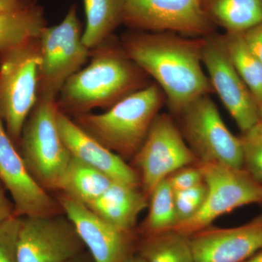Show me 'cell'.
Returning <instances> with one entry per match:
<instances>
[{
  "instance_id": "e575fe53",
  "label": "cell",
  "mask_w": 262,
  "mask_h": 262,
  "mask_svg": "<svg viewBox=\"0 0 262 262\" xmlns=\"http://www.w3.org/2000/svg\"><path fill=\"white\" fill-rule=\"evenodd\" d=\"M258 123L262 126V102L258 105Z\"/></svg>"
},
{
  "instance_id": "9c48e42d",
  "label": "cell",
  "mask_w": 262,
  "mask_h": 262,
  "mask_svg": "<svg viewBox=\"0 0 262 262\" xmlns=\"http://www.w3.org/2000/svg\"><path fill=\"white\" fill-rule=\"evenodd\" d=\"M143 192L149 198L153 189L179 169L198 163L178 123L171 115L160 113L146 139L132 160Z\"/></svg>"
},
{
  "instance_id": "30bf717a",
  "label": "cell",
  "mask_w": 262,
  "mask_h": 262,
  "mask_svg": "<svg viewBox=\"0 0 262 262\" xmlns=\"http://www.w3.org/2000/svg\"><path fill=\"white\" fill-rule=\"evenodd\" d=\"M203 0H123L122 24L133 31L172 32L202 38L215 26L203 11Z\"/></svg>"
},
{
  "instance_id": "9a60e30c",
  "label": "cell",
  "mask_w": 262,
  "mask_h": 262,
  "mask_svg": "<svg viewBox=\"0 0 262 262\" xmlns=\"http://www.w3.org/2000/svg\"><path fill=\"white\" fill-rule=\"evenodd\" d=\"M194 262H244L262 250V223L209 227L189 236Z\"/></svg>"
},
{
  "instance_id": "d590c367",
  "label": "cell",
  "mask_w": 262,
  "mask_h": 262,
  "mask_svg": "<svg viewBox=\"0 0 262 262\" xmlns=\"http://www.w3.org/2000/svg\"><path fill=\"white\" fill-rule=\"evenodd\" d=\"M254 220L256 221V222H260V223H262V213L261 214L258 215L257 217H256V218L254 219Z\"/></svg>"
},
{
  "instance_id": "277c9868",
  "label": "cell",
  "mask_w": 262,
  "mask_h": 262,
  "mask_svg": "<svg viewBox=\"0 0 262 262\" xmlns=\"http://www.w3.org/2000/svg\"><path fill=\"white\" fill-rule=\"evenodd\" d=\"M55 100L38 98L24 124L18 145L34 179L46 190H59L72 158L58 130Z\"/></svg>"
},
{
  "instance_id": "603a6c76",
  "label": "cell",
  "mask_w": 262,
  "mask_h": 262,
  "mask_svg": "<svg viewBox=\"0 0 262 262\" xmlns=\"http://www.w3.org/2000/svg\"><path fill=\"white\" fill-rule=\"evenodd\" d=\"M136 253L146 262H194L189 236L176 230L143 237Z\"/></svg>"
},
{
  "instance_id": "4dcf8cb0",
  "label": "cell",
  "mask_w": 262,
  "mask_h": 262,
  "mask_svg": "<svg viewBox=\"0 0 262 262\" xmlns=\"http://www.w3.org/2000/svg\"><path fill=\"white\" fill-rule=\"evenodd\" d=\"M32 3V0H0V13L22 8Z\"/></svg>"
},
{
  "instance_id": "5bb4252c",
  "label": "cell",
  "mask_w": 262,
  "mask_h": 262,
  "mask_svg": "<svg viewBox=\"0 0 262 262\" xmlns=\"http://www.w3.org/2000/svg\"><path fill=\"white\" fill-rule=\"evenodd\" d=\"M0 182L10 193L15 215H53L61 207L29 171L14 141L0 118Z\"/></svg>"
},
{
  "instance_id": "3957f363",
  "label": "cell",
  "mask_w": 262,
  "mask_h": 262,
  "mask_svg": "<svg viewBox=\"0 0 262 262\" xmlns=\"http://www.w3.org/2000/svg\"><path fill=\"white\" fill-rule=\"evenodd\" d=\"M165 103L163 90L151 82L102 113L80 114L72 118L89 135L127 161L140 149Z\"/></svg>"
},
{
  "instance_id": "4fadbf2b",
  "label": "cell",
  "mask_w": 262,
  "mask_h": 262,
  "mask_svg": "<svg viewBox=\"0 0 262 262\" xmlns=\"http://www.w3.org/2000/svg\"><path fill=\"white\" fill-rule=\"evenodd\" d=\"M58 202L94 262H125L136 253L135 232L116 228L86 205L65 194Z\"/></svg>"
},
{
  "instance_id": "5b68a950",
  "label": "cell",
  "mask_w": 262,
  "mask_h": 262,
  "mask_svg": "<svg viewBox=\"0 0 262 262\" xmlns=\"http://www.w3.org/2000/svg\"><path fill=\"white\" fill-rule=\"evenodd\" d=\"M40 61L39 38L0 54V118L15 144L38 101Z\"/></svg>"
},
{
  "instance_id": "44dd1931",
  "label": "cell",
  "mask_w": 262,
  "mask_h": 262,
  "mask_svg": "<svg viewBox=\"0 0 262 262\" xmlns=\"http://www.w3.org/2000/svg\"><path fill=\"white\" fill-rule=\"evenodd\" d=\"M114 182L106 174L72 156L59 191L87 206L99 198Z\"/></svg>"
},
{
  "instance_id": "e0dca14e",
  "label": "cell",
  "mask_w": 262,
  "mask_h": 262,
  "mask_svg": "<svg viewBox=\"0 0 262 262\" xmlns=\"http://www.w3.org/2000/svg\"><path fill=\"white\" fill-rule=\"evenodd\" d=\"M149 204L141 187L114 182L99 198L87 205L100 218L125 232H134L138 217Z\"/></svg>"
},
{
  "instance_id": "7c38bea8",
  "label": "cell",
  "mask_w": 262,
  "mask_h": 262,
  "mask_svg": "<svg viewBox=\"0 0 262 262\" xmlns=\"http://www.w3.org/2000/svg\"><path fill=\"white\" fill-rule=\"evenodd\" d=\"M202 61L213 91L242 133L258 124V103L232 65L219 34L203 37Z\"/></svg>"
},
{
  "instance_id": "836d02e7",
  "label": "cell",
  "mask_w": 262,
  "mask_h": 262,
  "mask_svg": "<svg viewBox=\"0 0 262 262\" xmlns=\"http://www.w3.org/2000/svg\"><path fill=\"white\" fill-rule=\"evenodd\" d=\"M125 262H146L144 261V258L141 257L140 255L138 254L137 253H134V255L130 256L128 259Z\"/></svg>"
},
{
  "instance_id": "1f68e13d",
  "label": "cell",
  "mask_w": 262,
  "mask_h": 262,
  "mask_svg": "<svg viewBox=\"0 0 262 262\" xmlns=\"http://www.w3.org/2000/svg\"><path fill=\"white\" fill-rule=\"evenodd\" d=\"M67 262H94L93 261L92 258L89 261H88L87 257L84 256V252L80 253L78 256H76V257L72 258V259L70 260V261Z\"/></svg>"
},
{
  "instance_id": "83f0119b",
  "label": "cell",
  "mask_w": 262,
  "mask_h": 262,
  "mask_svg": "<svg viewBox=\"0 0 262 262\" xmlns=\"http://www.w3.org/2000/svg\"><path fill=\"white\" fill-rule=\"evenodd\" d=\"M173 192L186 190L203 182L198 163L179 169L167 179Z\"/></svg>"
},
{
  "instance_id": "ffe728a7",
  "label": "cell",
  "mask_w": 262,
  "mask_h": 262,
  "mask_svg": "<svg viewBox=\"0 0 262 262\" xmlns=\"http://www.w3.org/2000/svg\"><path fill=\"white\" fill-rule=\"evenodd\" d=\"M85 27L82 40L93 50L112 37L122 24L123 0H83Z\"/></svg>"
},
{
  "instance_id": "d6a6232c",
  "label": "cell",
  "mask_w": 262,
  "mask_h": 262,
  "mask_svg": "<svg viewBox=\"0 0 262 262\" xmlns=\"http://www.w3.org/2000/svg\"><path fill=\"white\" fill-rule=\"evenodd\" d=\"M244 262H262V250L255 253L253 256Z\"/></svg>"
},
{
  "instance_id": "f1b7e54d",
  "label": "cell",
  "mask_w": 262,
  "mask_h": 262,
  "mask_svg": "<svg viewBox=\"0 0 262 262\" xmlns=\"http://www.w3.org/2000/svg\"><path fill=\"white\" fill-rule=\"evenodd\" d=\"M248 47L262 65V22L243 33Z\"/></svg>"
},
{
  "instance_id": "ba28073f",
  "label": "cell",
  "mask_w": 262,
  "mask_h": 262,
  "mask_svg": "<svg viewBox=\"0 0 262 262\" xmlns=\"http://www.w3.org/2000/svg\"><path fill=\"white\" fill-rule=\"evenodd\" d=\"M178 117L182 135L198 163L244 168L241 137L229 130L209 95L195 100Z\"/></svg>"
},
{
  "instance_id": "8992f818",
  "label": "cell",
  "mask_w": 262,
  "mask_h": 262,
  "mask_svg": "<svg viewBox=\"0 0 262 262\" xmlns=\"http://www.w3.org/2000/svg\"><path fill=\"white\" fill-rule=\"evenodd\" d=\"M82 34L76 5L59 24L43 29L39 37L38 98L56 101L67 80L88 61L91 51L84 44Z\"/></svg>"
},
{
  "instance_id": "cb8c5ba5",
  "label": "cell",
  "mask_w": 262,
  "mask_h": 262,
  "mask_svg": "<svg viewBox=\"0 0 262 262\" xmlns=\"http://www.w3.org/2000/svg\"><path fill=\"white\" fill-rule=\"evenodd\" d=\"M148 213L141 225L143 237L174 230L179 225L174 192L167 179L160 183L149 196Z\"/></svg>"
},
{
  "instance_id": "6da1fadb",
  "label": "cell",
  "mask_w": 262,
  "mask_h": 262,
  "mask_svg": "<svg viewBox=\"0 0 262 262\" xmlns=\"http://www.w3.org/2000/svg\"><path fill=\"white\" fill-rule=\"evenodd\" d=\"M203 44V37L133 30L120 40L127 56L163 90L177 117L195 100L214 92L202 66Z\"/></svg>"
},
{
  "instance_id": "d4e9b609",
  "label": "cell",
  "mask_w": 262,
  "mask_h": 262,
  "mask_svg": "<svg viewBox=\"0 0 262 262\" xmlns=\"http://www.w3.org/2000/svg\"><path fill=\"white\" fill-rule=\"evenodd\" d=\"M242 134L244 168L256 182L262 184V126L256 124Z\"/></svg>"
},
{
  "instance_id": "484cf974",
  "label": "cell",
  "mask_w": 262,
  "mask_h": 262,
  "mask_svg": "<svg viewBox=\"0 0 262 262\" xmlns=\"http://www.w3.org/2000/svg\"><path fill=\"white\" fill-rule=\"evenodd\" d=\"M206 194L207 187L204 181L186 190L174 192L178 226L187 222L198 213L203 206Z\"/></svg>"
},
{
  "instance_id": "ac0fdd59",
  "label": "cell",
  "mask_w": 262,
  "mask_h": 262,
  "mask_svg": "<svg viewBox=\"0 0 262 262\" xmlns=\"http://www.w3.org/2000/svg\"><path fill=\"white\" fill-rule=\"evenodd\" d=\"M202 7L225 32L244 33L262 22V0H203Z\"/></svg>"
},
{
  "instance_id": "8fae6325",
  "label": "cell",
  "mask_w": 262,
  "mask_h": 262,
  "mask_svg": "<svg viewBox=\"0 0 262 262\" xmlns=\"http://www.w3.org/2000/svg\"><path fill=\"white\" fill-rule=\"evenodd\" d=\"M84 244L67 216L20 217L18 262H67L84 252Z\"/></svg>"
},
{
  "instance_id": "4316f807",
  "label": "cell",
  "mask_w": 262,
  "mask_h": 262,
  "mask_svg": "<svg viewBox=\"0 0 262 262\" xmlns=\"http://www.w3.org/2000/svg\"><path fill=\"white\" fill-rule=\"evenodd\" d=\"M20 217L14 215L0 225V262H18L17 239Z\"/></svg>"
},
{
  "instance_id": "d6986e66",
  "label": "cell",
  "mask_w": 262,
  "mask_h": 262,
  "mask_svg": "<svg viewBox=\"0 0 262 262\" xmlns=\"http://www.w3.org/2000/svg\"><path fill=\"white\" fill-rule=\"evenodd\" d=\"M44 13L33 3L0 13V54L40 36L46 27Z\"/></svg>"
},
{
  "instance_id": "2e32d148",
  "label": "cell",
  "mask_w": 262,
  "mask_h": 262,
  "mask_svg": "<svg viewBox=\"0 0 262 262\" xmlns=\"http://www.w3.org/2000/svg\"><path fill=\"white\" fill-rule=\"evenodd\" d=\"M57 121L62 139L72 157L115 182L141 187L139 174L126 160L89 135L69 115L58 111Z\"/></svg>"
},
{
  "instance_id": "7402d4cb",
  "label": "cell",
  "mask_w": 262,
  "mask_h": 262,
  "mask_svg": "<svg viewBox=\"0 0 262 262\" xmlns=\"http://www.w3.org/2000/svg\"><path fill=\"white\" fill-rule=\"evenodd\" d=\"M229 59L258 105L262 102V65L248 47L243 33L220 34Z\"/></svg>"
},
{
  "instance_id": "52a82bcc",
  "label": "cell",
  "mask_w": 262,
  "mask_h": 262,
  "mask_svg": "<svg viewBox=\"0 0 262 262\" xmlns=\"http://www.w3.org/2000/svg\"><path fill=\"white\" fill-rule=\"evenodd\" d=\"M207 194L198 213L174 230L187 236L211 227L222 215L248 205L262 203V184L244 168L213 163H198Z\"/></svg>"
},
{
  "instance_id": "7a4b0ae2",
  "label": "cell",
  "mask_w": 262,
  "mask_h": 262,
  "mask_svg": "<svg viewBox=\"0 0 262 262\" xmlns=\"http://www.w3.org/2000/svg\"><path fill=\"white\" fill-rule=\"evenodd\" d=\"M91 57L89 64L67 80L57 98L58 110L69 116L108 110L151 83L112 37L91 50Z\"/></svg>"
},
{
  "instance_id": "f546056e",
  "label": "cell",
  "mask_w": 262,
  "mask_h": 262,
  "mask_svg": "<svg viewBox=\"0 0 262 262\" xmlns=\"http://www.w3.org/2000/svg\"><path fill=\"white\" fill-rule=\"evenodd\" d=\"M6 191L0 182V225L15 215L14 204L8 198Z\"/></svg>"
}]
</instances>
